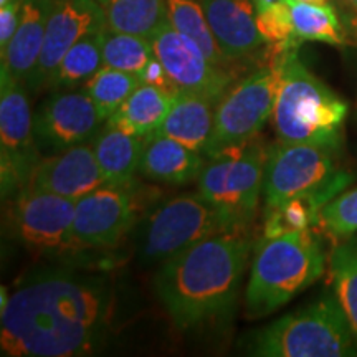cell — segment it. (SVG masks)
I'll list each match as a JSON object with an SVG mask.
<instances>
[{
	"mask_svg": "<svg viewBox=\"0 0 357 357\" xmlns=\"http://www.w3.org/2000/svg\"><path fill=\"white\" fill-rule=\"evenodd\" d=\"M326 255L310 230L263 236L245 293L250 318H265L316 283Z\"/></svg>",
	"mask_w": 357,
	"mask_h": 357,
	"instance_id": "cell-4",
	"label": "cell"
},
{
	"mask_svg": "<svg viewBox=\"0 0 357 357\" xmlns=\"http://www.w3.org/2000/svg\"><path fill=\"white\" fill-rule=\"evenodd\" d=\"M8 301H10V294H8L6 287H2V288H0V311L6 310Z\"/></svg>",
	"mask_w": 357,
	"mask_h": 357,
	"instance_id": "cell-35",
	"label": "cell"
},
{
	"mask_svg": "<svg viewBox=\"0 0 357 357\" xmlns=\"http://www.w3.org/2000/svg\"><path fill=\"white\" fill-rule=\"evenodd\" d=\"M149 40L154 55L177 89L220 101L234 83L230 70L213 65L197 43L177 32L169 22H164Z\"/></svg>",
	"mask_w": 357,
	"mask_h": 357,
	"instance_id": "cell-13",
	"label": "cell"
},
{
	"mask_svg": "<svg viewBox=\"0 0 357 357\" xmlns=\"http://www.w3.org/2000/svg\"><path fill=\"white\" fill-rule=\"evenodd\" d=\"M278 2H281V0H253L257 12L258 10H263V8H266V7H270V6H275V3H278Z\"/></svg>",
	"mask_w": 357,
	"mask_h": 357,
	"instance_id": "cell-36",
	"label": "cell"
},
{
	"mask_svg": "<svg viewBox=\"0 0 357 357\" xmlns=\"http://www.w3.org/2000/svg\"><path fill=\"white\" fill-rule=\"evenodd\" d=\"M22 0H12L7 6L0 7V53L7 48L17 32L20 22Z\"/></svg>",
	"mask_w": 357,
	"mask_h": 357,
	"instance_id": "cell-33",
	"label": "cell"
},
{
	"mask_svg": "<svg viewBox=\"0 0 357 357\" xmlns=\"http://www.w3.org/2000/svg\"><path fill=\"white\" fill-rule=\"evenodd\" d=\"M141 83L139 75L102 66L83 84V89L95 102L100 114L108 121Z\"/></svg>",
	"mask_w": 357,
	"mask_h": 357,
	"instance_id": "cell-29",
	"label": "cell"
},
{
	"mask_svg": "<svg viewBox=\"0 0 357 357\" xmlns=\"http://www.w3.org/2000/svg\"><path fill=\"white\" fill-rule=\"evenodd\" d=\"M137 220L131 184L98 187L77 200L73 231L82 248H111Z\"/></svg>",
	"mask_w": 357,
	"mask_h": 357,
	"instance_id": "cell-14",
	"label": "cell"
},
{
	"mask_svg": "<svg viewBox=\"0 0 357 357\" xmlns=\"http://www.w3.org/2000/svg\"><path fill=\"white\" fill-rule=\"evenodd\" d=\"M106 119L86 91H56L33 113V131L40 151H60L89 144Z\"/></svg>",
	"mask_w": 357,
	"mask_h": 357,
	"instance_id": "cell-12",
	"label": "cell"
},
{
	"mask_svg": "<svg viewBox=\"0 0 357 357\" xmlns=\"http://www.w3.org/2000/svg\"><path fill=\"white\" fill-rule=\"evenodd\" d=\"M146 137L126 131L118 124L106 121L93 139V153L106 184L129 185L139 171Z\"/></svg>",
	"mask_w": 357,
	"mask_h": 357,
	"instance_id": "cell-21",
	"label": "cell"
},
{
	"mask_svg": "<svg viewBox=\"0 0 357 357\" xmlns=\"http://www.w3.org/2000/svg\"><path fill=\"white\" fill-rule=\"evenodd\" d=\"M352 182V174L344 171L331 185L312 194L300 195L278 207L265 211V236H278L310 230L319 222L321 211Z\"/></svg>",
	"mask_w": 357,
	"mask_h": 357,
	"instance_id": "cell-22",
	"label": "cell"
},
{
	"mask_svg": "<svg viewBox=\"0 0 357 357\" xmlns=\"http://www.w3.org/2000/svg\"><path fill=\"white\" fill-rule=\"evenodd\" d=\"M174 95L176 93L155 84L141 83L108 121L118 124L136 136H151L158 131L167 116Z\"/></svg>",
	"mask_w": 357,
	"mask_h": 357,
	"instance_id": "cell-23",
	"label": "cell"
},
{
	"mask_svg": "<svg viewBox=\"0 0 357 357\" xmlns=\"http://www.w3.org/2000/svg\"><path fill=\"white\" fill-rule=\"evenodd\" d=\"M217 105L218 100L213 98L178 89L167 116L154 134L172 137L204 154L213 131Z\"/></svg>",
	"mask_w": 357,
	"mask_h": 357,
	"instance_id": "cell-20",
	"label": "cell"
},
{
	"mask_svg": "<svg viewBox=\"0 0 357 357\" xmlns=\"http://www.w3.org/2000/svg\"><path fill=\"white\" fill-rule=\"evenodd\" d=\"M106 30L89 33L75 43L61 58L48 88L70 89L84 84L98 73L102 68V38Z\"/></svg>",
	"mask_w": 357,
	"mask_h": 357,
	"instance_id": "cell-27",
	"label": "cell"
},
{
	"mask_svg": "<svg viewBox=\"0 0 357 357\" xmlns=\"http://www.w3.org/2000/svg\"><path fill=\"white\" fill-rule=\"evenodd\" d=\"M281 75L280 61L275 60L229 88L217 105L211 141L204 151L205 158L211 159L255 139L273 116Z\"/></svg>",
	"mask_w": 357,
	"mask_h": 357,
	"instance_id": "cell-7",
	"label": "cell"
},
{
	"mask_svg": "<svg viewBox=\"0 0 357 357\" xmlns=\"http://www.w3.org/2000/svg\"><path fill=\"white\" fill-rule=\"evenodd\" d=\"M26 84L0 70V187L2 199L13 197L29 184L42 159L33 131Z\"/></svg>",
	"mask_w": 357,
	"mask_h": 357,
	"instance_id": "cell-10",
	"label": "cell"
},
{
	"mask_svg": "<svg viewBox=\"0 0 357 357\" xmlns=\"http://www.w3.org/2000/svg\"><path fill=\"white\" fill-rule=\"evenodd\" d=\"M8 2H12V0H0V7H2V6H7Z\"/></svg>",
	"mask_w": 357,
	"mask_h": 357,
	"instance_id": "cell-38",
	"label": "cell"
},
{
	"mask_svg": "<svg viewBox=\"0 0 357 357\" xmlns=\"http://www.w3.org/2000/svg\"><path fill=\"white\" fill-rule=\"evenodd\" d=\"M166 8L167 22L177 32L197 43L213 65L229 70L230 60L223 55L199 0H166Z\"/></svg>",
	"mask_w": 357,
	"mask_h": 357,
	"instance_id": "cell-25",
	"label": "cell"
},
{
	"mask_svg": "<svg viewBox=\"0 0 357 357\" xmlns=\"http://www.w3.org/2000/svg\"><path fill=\"white\" fill-rule=\"evenodd\" d=\"M243 337L245 352L258 357L357 356V341L334 293Z\"/></svg>",
	"mask_w": 357,
	"mask_h": 357,
	"instance_id": "cell-5",
	"label": "cell"
},
{
	"mask_svg": "<svg viewBox=\"0 0 357 357\" xmlns=\"http://www.w3.org/2000/svg\"><path fill=\"white\" fill-rule=\"evenodd\" d=\"M105 184L89 142L40 159L26 187L78 200Z\"/></svg>",
	"mask_w": 357,
	"mask_h": 357,
	"instance_id": "cell-16",
	"label": "cell"
},
{
	"mask_svg": "<svg viewBox=\"0 0 357 357\" xmlns=\"http://www.w3.org/2000/svg\"><path fill=\"white\" fill-rule=\"evenodd\" d=\"M114 294L102 276L42 270L22 280L0 311V349L8 357H78L105 346Z\"/></svg>",
	"mask_w": 357,
	"mask_h": 357,
	"instance_id": "cell-1",
	"label": "cell"
},
{
	"mask_svg": "<svg viewBox=\"0 0 357 357\" xmlns=\"http://www.w3.org/2000/svg\"><path fill=\"white\" fill-rule=\"evenodd\" d=\"M113 32L151 38L167 22L166 0H98Z\"/></svg>",
	"mask_w": 357,
	"mask_h": 357,
	"instance_id": "cell-24",
	"label": "cell"
},
{
	"mask_svg": "<svg viewBox=\"0 0 357 357\" xmlns=\"http://www.w3.org/2000/svg\"><path fill=\"white\" fill-rule=\"evenodd\" d=\"M276 60L283 71L271 116L278 139L339 149L347 102L301 63L296 48L278 53Z\"/></svg>",
	"mask_w": 357,
	"mask_h": 357,
	"instance_id": "cell-3",
	"label": "cell"
},
{
	"mask_svg": "<svg viewBox=\"0 0 357 357\" xmlns=\"http://www.w3.org/2000/svg\"><path fill=\"white\" fill-rule=\"evenodd\" d=\"M257 25L266 43L278 47V53L298 48L301 42L294 37L291 15L287 0L257 12Z\"/></svg>",
	"mask_w": 357,
	"mask_h": 357,
	"instance_id": "cell-31",
	"label": "cell"
},
{
	"mask_svg": "<svg viewBox=\"0 0 357 357\" xmlns=\"http://www.w3.org/2000/svg\"><path fill=\"white\" fill-rule=\"evenodd\" d=\"M300 2H306V3H319V6H326V3H329V0H300Z\"/></svg>",
	"mask_w": 357,
	"mask_h": 357,
	"instance_id": "cell-37",
	"label": "cell"
},
{
	"mask_svg": "<svg viewBox=\"0 0 357 357\" xmlns=\"http://www.w3.org/2000/svg\"><path fill=\"white\" fill-rule=\"evenodd\" d=\"M77 200L38 189H24L13 195L8 207V230L30 252L61 257L82 250L75 236Z\"/></svg>",
	"mask_w": 357,
	"mask_h": 357,
	"instance_id": "cell-8",
	"label": "cell"
},
{
	"mask_svg": "<svg viewBox=\"0 0 357 357\" xmlns=\"http://www.w3.org/2000/svg\"><path fill=\"white\" fill-rule=\"evenodd\" d=\"M139 78L142 83H147V84H155V86H160L164 89H167V91L171 93H177L178 89L176 88V84L172 83V79L169 78L166 68H164V65L160 63L158 60V56H153L149 60V63H147L142 71L139 73Z\"/></svg>",
	"mask_w": 357,
	"mask_h": 357,
	"instance_id": "cell-34",
	"label": "cell"
},
{
	"mask_svg": "<svg viewBox=\"0 0 357 357\" xmlns=\"http://www.w3.org/2000/svg\"><path fill=\"white\" fill-rule=\"evenodd\" d=\"M154 56L149 38L106 30L102 38V66L139 75Z\"/></svg>",
	"mask_w": 357,
	"mask_h": 357,
	"instance_id": "cell-30",
	"label": "cell"
},
{
	"mask_svg": "<svg viewBox=\"0 0 357 357\" xmlns=\"http://www.w3.org/2000/svg\"><path fill=\"white\" fill-rule=\"evenodd\" d=\"M205 166L204 154L162 134L144 139L139 172L146 178L171 185H184L199 178Z\"/></svg>",
	"mask_w": 357,
	"mask_h": 357,
	"instance_id": "cell-19",
	"label": "cell"
},
{
	"mask_svg": "<svg viewBox=\"0 0 357 357\" xmlns=\"http://www.w3.org/2000/svg\"><path fill=\"white\" fill-rule=\"evenodd\" d=\"M291 15L293 32L300 42H323L333 47L346 45V32L331 3H306L287 0Z\"/></svg>",
	"mask_w": 357,
	"mask_h": 357,
	"instance_id": "cell-26",
	"label": "cell"
},
{
	"mask_svg": "<svg viewBox=\"0 0 357 357\" xmlns=\"http://www.w3.org/2000/svg\"><path fill=\"white\" fill-rule=\"evenodd\" d=\"M270 147L252 139L205 162L199 194L215 208L229 231L245 229L255 218Z\"/></svg>",
	"mask_w": 357,
	"mask_h": 357,
	"instance_id": "cell-6",
	"label": "cell"
},
{
	"mask_svg": "<svg viewBox=\"0 0 357 357\" xmlns=\"http://www.w3.org/2000/svg\"><path fill=\"white\" fill-rule=\"evenodd\" d=\"M336 147L278 141L268 153L263 195L265 211L331 185L341 176Z\"/></svg>",
	"mask_w": 357,
	"mask_h": 357,
	"instance_id": "cell-9",
	"label": "cell"
},
{
	"mask_svg": "<svg viewBox=\"0 0 357 357\" xmlns=\"http://www.w3.org/2000/svg\"><path fill=\"white\" fill-rule=\"evenodd\" d=\"M250 250L252 242L240 231H218L162 263L154 288L178 329L230 312Z\"/></svg>",
	"mask_w": 357,
	"mask_h": 357,
	"instance_id": "cell-2",
	"label": "cell"
},
{
	"mask_svg": "<svg viewBox=\"0 0 357 357\" xmlns=\"http://www.w3.org/2000/svg\"><path fill=\"white\" fill-rule=\"evenodd\" d=\"M218 231L229 230L202 195H178L159 205L146 218L141 257L147 261H166Z\"/></svg>",
	"mask_w": 357,
	"mask_h": 357,
	"instance_id": "cell-11",
	"label": "cell"
},
{
	"mask_svg": "<svg viewBox=\"0 0 357 357\" xmlns=\"http://www.w3.org/2000/svg\"><path fill=\"white\" fill-rule=\"evenodd\" d=\"M333 293L344 311L357 341V236H347L329 255Z\"/></svg>",
	"mask_w": 357,
	"mask_h": 357,
	"instance_id": "cell-28",
	"label": "cell"
},
{
	"mask_svg": "<svg viewBox=\"0 0 357 357\" xmlns=\"http://www.w3.org/2000/svg\"><path fill=\"white\" fill-rule=\"evenodd\" d=\"M55 0H22L17 32L2 55V68L17 82L25 83L32 77L43 48L45 30Z\"/></svg>",
	"mask_w": 357,
	"mask_h": 357,
	"instance_id": "cell-18",
	"label": "cell"
},
{
	"mask_svg": "<svg viewBox=\"0 0 357 357\" xmlns=\"http://www.w3.org/2000/svg\"><path fill=\"white\" fill-rule=\"evenodd\" d=\"M223 55L230 61L245 58L265 45L257 25L253 0H199Z\"/></svg>",
	"mask_w": 357,
	"mask_h": 357,
	"instance_id": "cell-17",
	"label": "cell"
},
{
	"mask_svg": "<svg viewBox=\"0 0 357 357\" xmlns=\"http://www.w3.org/2000/svg\"><path fill=\"white\" fill-rule=\"evenodd\" d=\"M105 12L98 0H55L45 30L43 48L26 88H48L65 53L86 35L106 30Z\"/></svg>",
	"mask_w": 357,
	"mask_h": 357,
	"instance_id": "cell-15",
	"label": "cell"
},
{
	"mask_svg": "<svg viewBox=\"0 0 357 357\" xmlns=\"http://www.w3.org/2000/svg\"><path fill=\"white\" fill-rule=\"evenodd\" d=\"M349 2L352 3V6H354V8L357 10V0H349Z\"/></svg>",
	"mask_w": 357,
	"mask_h": 357,
	"instance_id": "cell-39",
	"label": "cell"
},
{
	"mask_svg": "<svg viewBox=\"0 0 357 357\" xmlns=\"http://www.w3.org/2000/svg\"><path fill=\"white\" fill-rule=\"evenodd\" d=\"M319 223L334 238H347L357 231V189L344 192L321 211Z\"/></svg>",
	"mask_w": 357,
	"mask_h": 357,
	"instance_id": "cell-32",
	"label": "cell"
}]
</instances>
